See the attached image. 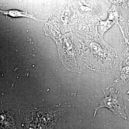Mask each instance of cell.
<instances>
[{
    "label": "cell",
    "instance_id": "1",
    "mask_svg": "<svg viewBox=\"0 0 129 129\" xmlns=\"http://www.w3.org/2000/svg\"><path fill=\"white\" fill-rule=\"evenodd\" d=\"M110 92L111 94L108 96L104 93L105 97L100 102L99 107L95 109L94 115L99 109L106 107L109 109L115 115L125 118L126 115L124 113L125 107L122 96L120 94L115 92L113 88L110 89Z\"/></svg>",
    "mask_w": 129,
    "mask_h": 129
},
{
    "label": "cell",
    "instance_id": "2",
    "mask_svg": "<svg viewBox=\"0 0 129 129\" xmlns=\"http://www.w3.org/2000/svg\"><path fill=\"white\" fill-rule=\"evenodd\" d=\"M1 12L5 15L13 17H23L34 18L33 16H30L26 12L21 11L18 10H11L7 11H2Z\"/></svg>",
    "mask_w": 129,
    "mask_h": 129
}]
</instances>
